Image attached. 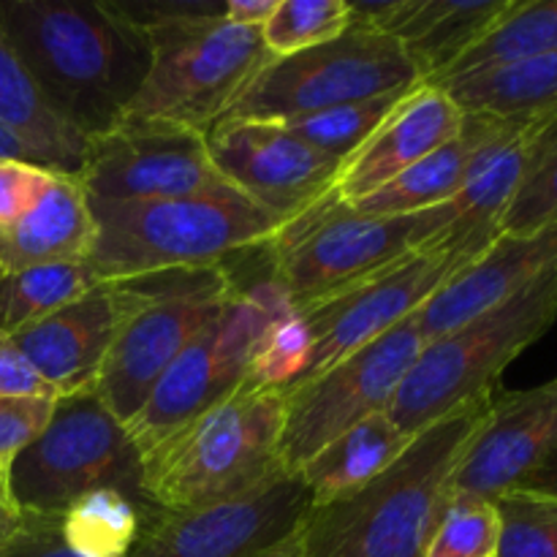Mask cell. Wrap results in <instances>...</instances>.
I'll list each match as a JSON object with an SVG mask.
<instances>
[{"instance_id": "1f68e13d", "label": "cell", "mask_w": 557, "mask_h": 557, "mask_svg": "<svg viewBox=\"0 0 557 557\" xmlns=\"http://www.w3.org/2000/svg\"><path fill=\"white\" fill-rule=\"evenodd\" d=\"M348 27V0H277L275 11L261 27V41L272 58H292L343 36Z\"/></svg>"}, {"instance_id": "60d3db41", "label": "cell", "mask_w": 557, "mask_h": 557, "mask_svg": "<svg viewBox=\"0 0 557 557\" xmlns=\"http://www.w3.org/2000/svg\"><path fill=\"white\" fill-rule=\"evenodd\" d=\"M515 490H525V493L544 495V498L557 500V449Z\"/></svg>"}, {"instance_id": "30bf717a", "label": "cell", "mask_w": 557, "mask_h": 557, "mask_svg": "<svg viewBox=\"0 0 557 557\" xmlns=\"http://www.w3.org/2000/svg\"><path fill=\"white\" fill-rule=\"evenodd\" d=\"M237 283L226 308L169 364L145 406L125 422L131 441L145 455L205 413L250 379L256 351L281 315L292 313L286 294L270 275Z\"/></svg>"}, {"instance_id": "7402d4cb", "label": "cell", "mask_w": 557, "mask_h": 557, "mask_svg": "<svg viewBox=\"0 0 557 557\" xmlns=\"http://www.w3.org/2000/svg\"><path fill=\"white\" fill-rule=\"evenodd\" d=\"M96 221L76 174L52 172L33 210L0 232V272L36 264L90 261Z\"/></svg>"}, {"instance_id": "f546056e", "label": "cell", "mask_w": 557, "mask_h": 557, "mask_svg": "<svg viewBox=\"0 0 557 557\" xmlns=\"http://www.w3.org/2000/svg\"><path fill=\"white\" fill-rule=\"evenodd\" d=\"M411 90L413 87H403V90L384 92V96L341 103V107L321 109V112L297 114V117L277 120V123L286 125V128L292 131L297 139H302L305 145L346 161V158L351 156L375 128H379L381 120H384Z\"/></svg>"}, {"instance_id": "cb8c5ba5", "label": "cell", "mask_w": 557, "mask_h": 557, "mask_svg": "<svg viewBox=\"0 0 557 557\" xmlns=\"http://www.w3.org/2000/svg\"><path fill=\"white\" fill-rule=\"evenodd\" d=\"M413 435H406L386 411L373 413L326 444L299 468L297 476L310 493V506H326L379 476L403 455Z\"/></svg>"}, {"instance_id": "484cf974", "label": "cell", "mask_w": 557, "mask_h": 557, "mask_svg": "<svg viewBox=\"0 0 557 557\" xmlns=\"http://www.w3.org/2000/svg\"><path fill=\"white\" fill-rule=\"evenodd\" d=\"M479 117L466 114L460 134L428 158L408 166L379 190L351 205V210L362 215H413V212L433 210V207L449 205L460 190L466 177L468 161L476 147Z\"/></svg>"}, {"instance_id": "3957f363", "label": "cell", "mask_w": 557, "mask_h": 557, "mask_svg": "<svg viewBox=\"0 0 557 557\" xmlns=\"http://www.w3.org/2000/svg\"><path fill=\"white\" fill-rule=\"evenodd\" d=\"M120 9L150 38V69L125 117L207 134L272 60L259 27L223 20V3L169 0Z\"/></svg>"}, {"instance_id": "ee69618b", "label": "cell", "mask_w": 557, "mask_h": 557, "mask_svg": "<svg viewBox=\"0 0 557 557\" xmlns=\"http://www.w3.org/2000/svg\"><path fill=\"white\" fill-rule=\"evenodd\" d=\"M256 557H305L302 555V542H299V531L294 533V536H288L286 542L275 544V547L264 549V553L256 555Z\"/></svg>"}, {"instance_id": "ab89813d", "label": "cell", "mask_w": 557, "mask_h": 557, "mask_svg": "<svg viewBox=\"0 0 557 557\" xmlns=\"http://www.w3.org/2000/svg\"><path fill=\"white\" fill-rule=\"evenodd\" d=\"M277 0H226L223 3V20L239 27H264L275 11Z\"/></svg>"}, {"instance_id": "9c48e42d", "label": "cell", "mask_w": 557, "mask_h": 557, "mask_svg": "<svg viewBox=\"0 0 557 557\" xmlns=\"http://www.w3.org/2000/svg\"><path fill=\"white\" fill-rule=\"evenodd\" d=\"M455 221V207L441 205L413 215H362L341 205L332 190L264 245L272 281L294 310H302L392 261L433 243Z\"/></svg>"}, {"instance_id": "44dd1931", "label": "cell", "mask_w": 557, "mask_h": 557, "mask_svg": "<svg viewBox=\"0 0 557 557\" xmlns=\"http://www.w3.org/2000/svg\"><path fill=\"white\" fill-rule=\"evenodd\" d=\"M117 330L112 283H98L58 313L14 335L44 384L58 397L96 389L103 359Z\"/></svg>"}, {"instance_id": "277c9868", "label": "cell", "mask_w": 557, "mask_h": 557, "mask_svg": "<svg viewBox=\"0 0 557 557\" xmlns=\"http://www.w3.org/2000/svg\"><path fill=\"white\" fill-rule=\"evenodd\" d=\"M90 267L101 283L223 264L275 237L283 221L232 185L150 201H92Z\"/></svg>"}, {"instance_id": "f35d334b", "label": "cell", "mask_w": 557, "mask_h": 557, "mask_svg": "<svg viewBox=\"0 0 557 557\" xmlns=\"http://www.w3.org/2000/svg\"><path fill=\"white\" fill-rule=\"evenodd\" d=\"M0 397H52V389L41 381V375L33 370L25 354L16 348L14 337L0 332Z\"/></svg>"}, {"instance_id": "e0dca14e", "label": "cell", "mask_w": 557, "mask_h": 557, "mask_svg": "<svg viewBox=\"0 0 557 557\" xmlns=\"http://www.w3.org/2000/svg\"><path fill=\"white\" fill-rule=\"evenodd\" d=\"M557 449V379L495 397L493 413L455 473V493L498 498Z\"/></svg>"}, {"instance_id": "d6a6232c", "label": "cell", "mask_w": 557, "mask_h": 557, "mask_svg": "<svg viewBox=\"0 0 557 557\" xmlns=\"http://www.w3.org/2000/svg\"><path fill=\"white\" fill-rule=\"evenodd\" d=\"M500 517L493 498L451 493L422 557H495Z\"/></svg>"}, {"instance_id": "4dcf8cb0", "label": "cell", "mask_w": 557, "mask_h": 557, "mask_svg": "<svg viewBox=\"0 0 557 557\" xmlns=\"http://www.w3.org/2000/svg\"><path fill=\"white\" fill-rule=\"evenodd\" d=\"M557 223V114L544 117L533 136L525 174L500 221V234L525 237Z\"/></svg>"}, {"instance_id": "ac0fdd59", "label": "cell", "mask_w": 557, "mask_h": 557, "mask_svg": "<svg viewBox=\"0 0 557 557\" xmlns=\"http://www.w3.org/2000/svg\"><path fill=\"white\" fill-rule=\"evenodd\" d=\"M466 112L455 98L438 85L413 87L379 128L341 163L335 196L341 205L351 207L406 172L417 161L428 158L462 128Z\"/></svg>"}, {"instance_id": "9a60e30c", "label": "cell", "mask_w": 557, "mask_h": 557, "mask_svg": "<svg viewBox=\"0 0 557 557\" xmlns=\"http://www.w3.org/2000/svg\"><path fill=\"white\" fill-rule=\"evenodd\" d=\"M310 493L297 473L188 511H156L125 557H256L299 531Z\"/></svg>"}, {"instance_id": "ffe728a7", "label": "cell", "mask_w": 557, "mask_h": 557, "mask_svg": "<svg viewBox=\"0 0 557 557\" xmlns=\"http://www.w3.org/2000/svg\"><path fill=\"white\" fill-rule=\"evenodd\" d=\"M553 272H557V223L525 237L500 234L476 264L451 277L433 299L424 302L417 313L419 330L424 341L446 335Z\"/></svg>"}, {"instance_id": "d4e9b609", "label": "cell", "mask_w": 557, "mask_h": 557, "mask_svg": "<svg viewBox=\"0 0 557 557\" xmlns=\"http://www.w3.org/2000/svg\"><path fill=\"white\" fill-rule=\"evenodd\" d=\"M468 114L544 120L557 114V52L441 82Z\"/></svg>"}, {"instance_id": "4316f807", "label": "cell", "mask_w": 557, "mask_h": 557, "mask_svg": "<svg viewBox=\"0 0 557 557\" xmlns=\"http://www.w3.org/2000/svg\"><path fill=\"white\" fill-rule=\"evenodd\" d=\"M90 261L36 264L0 272V332L20 335L98 286Z\"/></svg>"}, {"instance_id": "7a4b0ae2", "label": "cell", "mask_w": 557, "mask_h": 557, "mask_svg": "<svg viewBox=\"0 0 557 557\" xmlns=\"http://www.w3.org/2000/svg\"><path fill=\"white\" fill-rule=\"evenodd\" d=\"M495 392L413 433L386 471L357 493L310 506L299 525L305 557H422L444 515L455 473L487 424Z\"/></svg>"}, {"instance_id": "f1b7e54d", "label": "cell", "mask_w": 557, "mask_h": 557, "mask_svg": "<svg viewBox=\"0 0 557 557\" xmlns=\"http://www.w3.org/2000/svg\"><path fill=\"white\" fill-rule=\"evenodd\" d=\"M147 515L117 490L85 495L60 515V531L79 557H125L139 539Z\"/></svg>"}, {"instance_id": "e575fe53", "label": "cell", "mask_w": 557, "mask_h": 557, "mask_svg": "<svg viewBox=\"0 0 557 557\" xmlns=\"http://www.w3.org/2000/svg\"><path fill=\"white\" fill-rule=\"evenodd\" d=\"M310 357V335L297 310L281 315L261 341L250 368V384L288 389L305 373Z\"/></svg>"}, {"instance_id": "74e56055", "label": "cell", "mask_w": 557, "mask_h": 557, "mask_svg": "<svg viewBox=\"0 0 557 557\" xmlns=\"http://www.w3.org/2000/svg\"><path fill=\"white\" fill-rule=\"evenodd\" d=\"M0 557H79L71 553L60 531V517L22 515L16 536L5 544Z\"/></svg>"}, {"instance_id": "4fadbf2b", "label": "cell", "mask_w": 557, "mask_h": 557, "mask_svg": "<svg viewBox=\"0 0 557 557\" xmlns=\"http://www.w3.org/2000/svg\"><path fill=\"white\" fill-rule=\"evenodd\" d=\"M468 267L471 261L466 256L435 237L433 243L392 261L384 270L297 310L310 335V357L297 384L315 379L348 354L411 319Z\"/></svg>"}, {"instance_id": "83f0119b", "label": "cell", "mask_w": 557, "mask_h": 557, "mask_svg": "<svg viewBox=\"0 0 557 557\" xmlns=\"http://www.w3.org/2000/svg\"><path fill=\"white\" fill-rule=\"evenodd\" d=\"M553 52H557V0H515V5L433 85Z\"/></svg>"}, {"instance_id": "6da1fadb", "label": "cell", "mask_w": 557, "mask_h": 557, "mask_svg": "<svg viewBox=\"0 0 557 557\" xmlns=\"http://www.w3.org/2000/svg\"><path fill=\"white\" fill-rule=\"evenodd\" d=\"M0 27L60 120L87 141L123 123L150 38L114 0H0Z\"/></svg>"}, {"instance_id": "8fae6325", "label": "cell", "mask_w": 557, "mask_h": 557, "mask_svg": "<svg viewBox=\"0 0 557 557\" xmlns=\"http://www.w3.org/2000/svg\"><path fill=\"white\" fill-rule=\"evenodd\" d=\"M417 85L422 74L395 38L351 22L321 47L272 58L226 117L286 120Z\"/></svg>"}, {"instance_id": "b9f144b4", "label": "cell", "mask_w": 557, "mask_h": 557, "mask_svg": "<svg viewBox=\"0 0 557 557\" xmlns=\"http://www.w3.org/2000/svg\"><path fill=\"white\" fill-rule=\"evenodd\" d=\"M20 525H22V515L16 511V506L9 500L5 482H0V553H3L5 544L16 536Z\"/></svg>"}, {"instance_id": "f6af8a7d", "label": "cell", "mask_w": 557, "mask_h": 557, "mask_svg": "<svg viewBox=\"0 0 557 557\" xmlns=\"http://www.w3.org/2000/svg\"><path fill=\"white\" fill-rule=\"evenodd\" d=\"M3 476H5V473H3V471H0V482H3Z\"/></svg>"}, {"instance_id": "5b68a950", "label": "cell", "mask_w": 557, "mask_h": 557, "mask_svg": "<svg viewBox=\"0 0 557 557\" xmlns=\"http://www.w3.org/2000/svg\"><path fill=\"white\" fill-rule=\"evenodd\" d=\"M286 389L245 381L141 455L152 511H188L239 498L277 476Z\"/></svg>"}, {"instance_id": "5bb4252c", "label": "cell", "mask_w": 557, "mask_h": 557, "mask_svg": "<svg viewBox=\"0 0 557 557\" xmlns=\"http://www.w3.org/2000/svg\"><path fill=\"white\" fill-rule=\"evenodd\" d=\"M79 183L92 201H150L228 185L199 131L125 117L87 141Z\"/></svg>"}, {"instance_id": "2e32d148", "label": "cell", "mask_w": 557, "mask_h": 557, "mask_svg": "<svg viewBox=\"0 0 557 557\" xmlns=\"http://www.w3.org/2000/svg\"><path fill=\"white\" fill-rule=\"evenodd\" d=\"M205 139L221 177L283 223L326 199L343 163L305 145L277 120L223 117Z\"/></svg>"}, {"instance_id": "603a6c76", "label": "cell", "mask_w": 557, "mask_h": 557, "mask_svg": "<svg viewBox=\"0 0 557 557\" xmlns=\"http://www.w3.org/2000/svg\"><path fill=\"white\" fill-rule=\"evenodd\" d=\"M0 125L11 131L41 166L79 174L87 139L54 114L0 27Z\"/></svg>"}, {"instance_id": "836d02e7", "label": "cell", "mask_w": 557, "mask_h": 557, "mask_svg": "<svg viewBox=\"0 0 557 557\" xmlns=\"http://www.w3.org/2000/svg\"><path fill=\"white\" fill-rule=\"evenodd\" d=\"M500 517L495 557H557V500L509 490L493 498Z\"/></svg>"}, {"instance_id": "8d00e7d4", "label": "cell", "mask_w": 557, "mask_h": 557, "mask_svg": "<svg viewBox=\"0 0 557 557\" xmlns=\"http://www.w3.org/2000/svg\"><path fill=\"white\" fill-rule=\"evenodd\" d=\"M54 169L20 158H0V232L14 226L41 199Z\"/></svg>"}, {"instance_id": "8992f818", "label": "cell", "mask_w": 557, "mask_h": 557, "mask_svg": "<svg viewBox=\"0 0 557 557\" xmlns=\"http://www.w3.org/2000/svg\"><path fill=\"white\" fill-rule=\"evenodd\" d=\"M117 330L96 392L120 422H131L169 364L237 292L228 261L112 281Z\"/></svg>"}, {"instance_id": "d6986e66", "label": "cell", "mask_w": 557, "mask_h": 557, "mask_svg": "<svg viewBox=\"0 0 557 557\" xmlns=\"http://www.w3.org/2000/svg\"><path fill=\"white\" fill-rule=\"evenodd\" d=\"M515 0H386L351 3V22L395 38L422 82H438Z\"/></svg>"}, {"instance_id": "ba28073f", "label": "cell", "mask_w": 557, "mask_h": 557, "mask_svg": "<svg viewBox=\"0 0 557 557\" xmlns=\"http://www.w3.org/2000/svg\"><path fill=\"white\" fill-rule=\"evenodd\" d=\"M5 493L20 515L60 517L98 490H117L156 511L145 498L141 451L96 389L58 397L47 428L9 462Z\"/></svg>"}, {"instance_id": "7c38bea8", "label": "cell", "mask_w": 557, "mask_h": 557, "mask_svg": "<svg viewBox=\"0 0 557 557\" xmlns=\"http://www.w3.org/2000/svg\"><path fill=\"white\" fill-rule=\"evenodd\" d=\"M417 313L315 379L288 386L286 419L277 446L283 473H299V468L313 460L326 444L341 438L362 419L389 408L428 343L419 330Z\"/></svg>"}, {"instance_id": "52a82bcc", "label": "cell", "mask_w": 557, "mask_h": 557, "mask_svg": "<svg viewBox=\"0 0 557 557\" xmlns=\"http://www.w3.org/2000/svg\"><path fill=\"white\" fill-rule=\"evenodd\" d=\"M555 319L557 272L468 324L424 343L386 413L403 433L413 435L457 408L493 395L504 370L547 335Z\"/></svg>"}, {"instance_id": "7bdbcfd3", "label": "cell", "mask_w": 557, "mask_h": 557, "mask_svg": "<svg viewBox=\"0 0 557 557\" xmlns=\"http://www.w3.org/2000/svg\"><path fill=\"white\" fill-rule=\"evenodd\" d=\"M0 158H20V161L38 163L36 158H33V152L27 150V147L22 145V141L5 128V125H0ZM38 166H41V163H38Z\"/></svg>"}, {"instance_id": "d590c367", "label": "cell", "mask_w": 557, "mask_h": 557, "mask_svg": "<svg viewBox=\"0 0 557 557\" xmlns=\"http://www.w3.org/2000/svg\"><path fill=\"white\" fill-rule=\"evenodd\" d=\"M52 397H0V471L47 428L54 411Z\"/></svg>"}]
</instances>
